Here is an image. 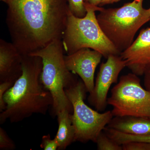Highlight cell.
<instances>
[{"label": "cell", "mask_w": 150, "mask_h": 150, "mask_svg": "<svg viewBox=\"0 0 150 150\" xmlns=\"http://www.w3.org/2000/svg\"><path fill=\"white\" fill-rule=\"evenodd\" d=\"M106 126L122 133L135 136L150 135V118L114 116Z\"/></svg>", "instance_id": "7c38bea8"}, {"label": "cell", "mask_w": 150, "mask_h": 150, "mask_svg": "<svg viewBox=\"0 0 150 150\" xmlns=\"http://www.w3.org/2000/svg\"><path fill=\"white\" fill-rule=\"evenodd\" d=\"M102 1V0H84V3L97 6H99Z\"/></svg>", "instance_id": "7402d4cb"}, {"label": "cell", "mask_w": 150, "mask_h": 150, "mask_svg": "<svg viewBox=\"0 0 150 150\" xmlns=\"http://www.w3.org/2000/svg\"><path fill=\"white\" fill-rule=\"evenodd\" d=\"M144 84L145 88L150 92V64L145 70Z\"/></svg>", "instance_id": "44dd1931"}, {"label": "cell", "mask_w": 150, "mask_h": 150, "mask_svg": "<svg viewBox=\"0 0 150 150\" xmlns=\"http://www.w3.org/2000/svg\"><path fill=\"white\" fill-rule=\"evenodd\" d=\"M13 84L9 82H3L0 83V112H3L6 108V105L4 99V96Z\"/></svg>", "instance_id": "ffe728a7"}, {"label": "cell", "mask_w": 150, "mask_h": 150, "mask_svg": "<svg viewBox=\"0 0 150 150\" xmlns=\"http://www.w3.org/2000/svg\"><path fill=\"white\" fill-rule=\"evenodd\" d=\"M71 112L64 110L57 114L59 128L55 139L59 145V150H65L74 142L75 131L71 118Z\"/></svg>", "instance_id": "4fadbf2b"}, {"label": "cell", "mask_w": 150, "mask_h": 150, "mask_svg": "<svg viewBox=\"0 0 150 150\" xmlns=\"http://www.w3.org/2000/svg\"><path fill=\"white\" fill-rule=\"evenodd\" d=\"M8 6L6 23L12 43L22 55L62 40L67 26L68 0H1Z\"/></svg>", "instance_id": "6da1fadb"}, {"label": "cell", "mask_w": 150, "mask_h": 150, "mask_svg": "<svg viewBox=\"0 0 150 150\" xmlns=\"http://www.w3.org/2000/svg\"><path fill=\"white\" fill-rule=\"evenodd\" d=\"M15 144L9 137L6 131L0 128V149L12 150L15 149Z\"/></svg>", "instance_id": "e0dca14e"}, {"label": "cell", "mask_w": 150, "mask_h": 150, "mask_svg": "<svg viewBox=\"0 0 150 150\" xmlns=\"http://www.w3.org/2000/svg\"><path fill=\"white\" fill-rule=\"evenodd\" d=\"M126 67L125 61L120 55H111L105 63H102L90 93L88 101L98 111H103L108 104V94L112 84L118 81L121 71Z\"/></svg>", "instance_id": "ba28073f"}, {"label": "cell", "mask_w": 150, "mask_h": 150, "mask_svg": "<svg viewBox=\"0 0 150 150\" xmlns=\"http://www.w3.org/2000/svg\"><path fill=\"white\" fill-rule=\"evenodd\" d=\"M120 56L132 73L138 76L144 75L150 64V28L142 29L137 39Z\"/></svg>", "instance_id": "30bf717a"}, {"label": "cell", "mask_w": 150, "mask_h": 150, "mask_svg": "<svg viewBox=\"0 0 150 150\" xmlns=\"http://www.w3.org/2000/svg\"><path fill=\"white\" fill-rule=\"evenodd\" d=\"M40 146L44 150H56L59 148V145L56 140L55 138L54 139H51L49 134L42 137Z\"/></svg>", "instance_id": "d6986e66"}, {"label": "cell", "mask_w": 150, "mask_h": 150, "mask_svg": "<svg viewBox=\"0 0 150 150\" xmlns=\"http://www.w3.org/2000/svg\"><path fill=\"white\" fill-rule=\"evenodd\" d=\"M107 101L113 116L150 118V92L142 87L139 78L133 73L121 76Z\"/></svg>", "instance_id": "52a82bcc"}, {"label": "cell", "mask_w": 150, "mask_h": 150, "mask_svg": "<svg viewBox=\"0 0 150 150\" xmlns=\"http://www.w3.org/2000/svg\"><path fill=\"white\" fill-rule=\"evenodd\" d=\"M121 0H102L101 4L100 5V7L106 5L110 4L113 3L118 2L120 1Z\"/></svg>", "instance_id": "603a6c76"}, {"label": "cell", "mask_w": 150, "mask_h": 150, "mask_svg": "<svg viewBox=\"0 0 150 150\" xmlns=\"http://www.w3.org/2000/svg\"><path fill=\"white\" fill-rule=\"evenodd\" d=\"M86 92L85 86L80 80L65 89L73 106L71 118L75 131L74 142L96 143L113 115L110 110L100 113L89 107L84 102Z\"/></svg>", "instance_id": "8992f818"}, {"label": "cell", "mask_w": 150, "mask_h": 150, "mask_svg": "<svg viewBox=\"0 0 150 150\" xmlns=\"http://www.w3.org/2000/svg\"><path fill=\"white\" fill-rule=\"evenodd\" d=\"M148 9H149V13H150V21H149V22H150V7Z\"/></svg>", "instance_id": "cb8c5ba5"}, {"label": "cell", "mask_w": 150, "mask_h": 150, "mask_svg": "<svg viewBox=\"0 0 150 150\" xmlns=\"http://www.w3.org/2000/svg\"><path fill=\"white\" fill-rule=\"evenodd\" d=\"M22 73L4 95L6 110L0 114V123L9 120L18 123L34 114L46 115L53 104L50 92L40 80L43 61L40 57L22 55Z\"/></svg>", "instance_id": "7a4b0ae2"}, {"label": "cell", "mask_w": 150, "mask_h": 150, "mask_svg": "<svg viewBox=\"0 0 150 150\" xmlns=\"http://www.w3.org/2000/svg\"><path fill=\"white\" fill-rule=\"evenodd\" d=\"M62 40L52 41L40 50L29 55L40 57L43 61L40 80L50 92L53 98L52 112L54 115L64 110L73 112V106L67 97L65 89L78 81L74 73L68 69L65 64Z\"/></svg>", "instance_id": "3957f363"}, {"label": "cell", "mask_w": 150, "mask_h": 150, "mask_svg": "<svg viewBox=\"0 0 150 150\" xmlns=\"http://www.w3.org/2000/svg\"><path fill=\"white\" fill-rule=\"evenodd\" d=\"M23 56L12 43L0 40V83H14L22 73Z\"/></svg>", "instance_id": "8fae6325"}, {"label": "cell", "mask_w": 150, "mask_h": 150, "mask_svg": "<svg viewBox=\"0 0 150 150\" xmlns=\"http://www.w3.org/2000/svg\"><path fill=\"white\" fill-rule=\"evenodd\" d=\"M96 143L98 150H123L122 145L111 139L104 131L98 135Z\"/></svg>", "instance_id": "5bb4252c"}, {"label": "cell", "mask_w": 150, "mask_h": 150, "mask_svg": "<svg viewBox=\"0 0 150 150\" xmlns=\"http://www.w3.org/2000/svg\"><path fill=\"white\" fill-rule=\"evenodd\" d=\"M114 139L121 145L132 142H143L150 143V135L135 136L116 131L114 135Z\"/></svg>", "instance_id": "9a60e30c"}, {"label": "cell", "mask_w": 150, "mask_h": 150, "mask_svg": "<svg viewBox=\"0 0 150 150\" xmlns=\"http://www.w3.org/2000/svg\"><path fill=\"white\" fill-rule=\"evenodd\" d=\"M69 8L75 16L83 18L86 14L84 0H68Z\"/></svg>", "instance_id": "2e32d148"}, {"label": "cell", "mask_w": 150, "mask_h": 150, "mask_svg": "<svg viewBox=\"0 0 150 150\" xmlns=\"http://www.w3.org/2000/svg\"><path fill=\"white\" fill-rule=\"evenodd\" d=\"M123 150H150V143L143 142H127L122 145Z\"/></svg>", "instance_id": "ac0fdd59"}, {"label": "cell", "mask_w": 150, "mask_h": 150, "mask_svg": "<svg viewBox=\"0 0 150 150\" xmlns=\"http://www.w3.org/2000/svg\"><path fill=\"white\" fill-rule=\"evenodd\" d=\"M102 57L101 53L89 48H82L74 54L64 56L67 68L80 77L89 93L93 89L95 72Z\"/></svg>", "instance_id": "9c48e42d"}, {"label": "cell", "mask_w": 150, "mask_h": 150, "mask_svg": "<svg viewBox=\"0 0 150 150\" xmlns=\"http://www.w3.org/2000/svg\"><path fill=\"white\" fill-rule=\"evenodd\" d=\"M144 1L134 0L118 8H102L96 16L105 35L121 53L131 46L137 31L149 21V12L143 7Z\"/></svg>", "instance_id": "277c9868"}, {"label": "cell", "mask_w": 150, "mask_h": 150, "mask_svg": "<svg viewBox=\"0 0 150 150\" xmlns=\"http://www.w3.org/2000/svg\"><path fill=\"white\" fill-rule=\"evenodd\" d=\"M84 6L86 14L84 17L75 16L70 11L68 14L62 38L67 55L82 48H89L101 53L106 59L111 55H120L121 52L108 39L98 24L95 12L102 8L86 3Z\"/></svg>", "instance_id": "5b68a950"}]
</instances>
